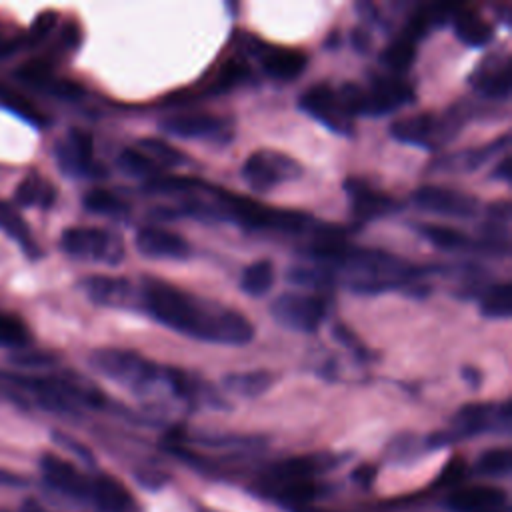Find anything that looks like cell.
Masks as SVG:
<instances>
[{"instance_id":"83f0119b","label":"cell","mask_w":512,"mask_h":512,"mask_svg":"<svg viewBox=\"0 0 512 512\" xmlns=\"http://www.w3.org/2000/svg\"><path fill=\"white\" fill-rule=\"evenodd\" d=\"M118 168L132 178H142V180H152L156 176L164 174V168L154 162L144 150H140L138 146H126L118 158Z\"/></svg>"},{"instance_id":"ba28073f","label":"cell","mask_w":512,"mask_h":512,"mask_svg":"<svg viewBox=\"0 0 512 512\" xmlns=\"http://www.w3.org/2000/svg\"><path fill=\"white\" fill-rule=\"evenodd\" d=\"M60 246L72 258L102 262L108 266H118L126 254L118 234L90 226L66 228L60 236Z\"/></svg>"},{"instance_id":"52a82bcc","label":"cell","mask_w":512,"mask_h":512,"mask_svg":"<svg viewBox=\"0 0 512 512\" xmlns=\"http://www.w3.org/2000/svg\"><path fill=\"white\" fill-rule=\"evenodd\" d=\"M302 164L278 150L260 148L252 152L242 164V178L254 192H270L286 182H294L302 176Z\"/></svg>"},{"instance_id":"f1b7e54d","label":"cell","mask_w":512,"mask_h":512,"mask_svg":"<svg viewBox=\"0 0 512 512\" xmlns=\"http://www.w3.org/2000/svg\"><path fill=\"white\" fill-rule=\"evenodd\" d=\"M274 284V264L270 260H256L242 270L240 290L252 298L264 296Z\"/></svg>"},{"instance_id":"d6a6232c","label":"cell","mask_w":512,"mask_h":512,"mask_svg":"<svg viewBox=\"0 0 512 512\" xmlns=\"http://www.w3.org/2000/svg\"><path fill=\"white\" fill-rule=\"evenodd\" d=\"M82 204L88 212L108 216V218H122L130 210L128 204L120 196H116L114 192L104 190V188H94V190L86 192V196L82 198Z\"/></svg>"},{"instance_id":"ac0fdd59","label":"cell","mask_w":512,"mask_h":512,"mask_svg":"<svg viewBox=\"0 0 512 512\" xmlns=\"http://www.w3.org/2000/svg\"><path fill=\"white\" fill-rule=\"evenodd\" d=\"M452 512H510L508 494L498 486L458 488L448 496Z\"/></svg>"},{"instance_id":"74e56055","label":"cell","mask_w":512,"mask_h":512,"mask_svg":"<svg viewBox=\"0 0 512 512\" xmlns=\"http://www.w3.org/2000/svg\"><path fill=\"white\" fill-rule=\"evenodd\" d=\"M56 22H58V14L54 10L40 12L32 20V24H30L26 36H24V44H38V42H42L54 30Z\"/></svg>"},{"instance_id":"7402d4cb","label":"cell","mask_w":512,"mask_h":512,"mask_svg":"<svg viewBox=\"0 0 512 512\" xmlns=\"http://www.w3.org/2000/svg\"><path fill=\"white\" fill-rule=\"evenodd\" d=\"M262 70L276 80H294L306 68V54L296 48L284 46H262L258 52Z\"/></svg>"},{"instance_id":"2e32d148","label":"cell","mask_w":512,"mask_h":512,"mask_svg":"<svg viewBox=\"0 0 512 512\" xmlns=\"http://www.w3.org/2000/svg\"><path fill=\"white\" fill-rule=\"evenodd\" d=\"M134 244L144 258L152 260H186L192 252L180 234L162 226H142L134 236Z\"/></svg>"},{"instance_id":"e575fe53","label":"cell","mask_w":512,"mask_h":512,"mask_svg":"<svg viewBox=\"0 0 512 512\" xmlns=\"http://www.w3.org/2000/svg\"><path fill=\"white\" fill-rule=\"evenodd\" d=\"M512 466V452L510 448H490L482 452L476 460V474L486 478H502L508 476Z\"/></svg>"},{"instance_id":"d590c367","label":"cell","mask_w":512,"mask_h":512,"mask_svg":"<svg viewBox=\"0 0 512 512\" xmlns=\"http://www.w3.org/2000/svg\"><path fill=\"white\" fill-rule=\"evenodd\" d=\"M26 324L12 314H0V344L4 346H24L28 344Z\"/></svg>"},{"instance_id":"5b68a950","label":"cell","mask_w":512,"mask_h":512,"mask_svg":"<svg viewBox=\"0 0 512 512\" xmlns=\"http://www.w3.org/2000/svg\"><path fill=\"white\" fill-rule=\"evenodd\" d=\"M470 110L466 106H454L442 114L420 112L398 118L390 126L394 140L426 150H436L454 140L468 122Z\"/></svg>"},{"instance_id":"9a60e30c","label":"cell","mask_w":512,"mask_h":512,"mask_svg":"<svg viewBox=\"0 0 512 512\" xmlns=\"http://www.w3.org/2000/svg\"><path fill=\"white\" fill-rule=\"evenodd\" d=\"M470 86L484 98L506 100L510 96V58L506 54L484 56L468 78Z\"/></svg>"},{"instance_id":"484cf974","label":"cell","mask_w":512,"mask_h":512,"mask_svg":"<svg viewBox=\"0 0 512 512\" xmlns=\"http://www.w3.org/2000/svg\"><path fill=\"white\" fill-rule=\"evenodd\" d=\"M14 198L20 206L28 208V206H40V208H50L56 200V188L50 180H46L44 176L32 172L28 176H24V180L16 186Z\"/></svg>"},{"instance_id":"ffe728a7","label":"cell","mask_w":512,"mask_h":512,"mask_svg":"<svg viewBox=\"0 0 512 512\" xmlns=\"http://www.w3.org/2000/svg\"><path fill=\"white\" fill-rule=\"evenodd\" d=\"M88 496L94 500L100 512H140V506L128 488L110 474L90 478Z\"/></svg>"},{"instance_id":"4dcf8cb0","label":"cell","mask_w":512,"mask_h":512,"mask_svg":"<svg viewBox=\"0 0 512 512\" xmlns=\"http://www.w3.org/2000/svg\"><path fill=\"white\" fill-rule=\"evenodd\" d=\"M416 58V42L408 36H396L380 54L382 66H386L394 76L406 72Z\"/></svg>"},{"instance_id":"8d00e7d4","label":"cell","mask_w":512,"mask_h":512,"mask_svg":"<svg viewBox=\"0 0 512 512\" xmlns=\"http://www.w3.org/2000/svg\"><path fill=\"white\" fill-rule=\"evenodd\" d=\"M0 100H2V104H6V106H10L14 112H18L20 116H24L28 122H32V124H46L48 120L42 116V112L32 104V102H28L24 96H20L18 92H14V90H6V88H2L0 86Z\"/></svg>"},{"instance_id":"30bf717a","label":"cell","mask_w":512,"mask_h":512,"mask_svg":"<svg viewBox=\"0 0 512 512\" xmlns=\"http://www.w3.org/2000/svg\"><path fill=\"white\" fill-rule=\"evenodd\" d=\"M298 106L302 112L324 124L330 132L350 136L354 128V116L342 104L338 92L330 84H314L302 92Z\"/></svg>"},{"instance_id":"60d3db41","label":"cell","mask_w":512,"mask_h":512,"mask_svg":"<svg viewBox=\"0 0 512 512\" xmlns=\"http://www.w3.org/2000/svg\"><path fill=\"white\" fill-rule=\"evenodd\" d=\"M352 478H354V482H358L360 486L368 488V486L374 482V478H376V468H374L372 464H362V466H358V468L352 472Z\"/></svg>"},{"instance_id":"d4e9b609","label":"cell","mask_w":512,"mask_h":512,"mask_svg":"<svg viewBox=\"0 0 512 512\" xmlns=\"http://www.w3.org/2000/svg\"><path fill=\"white\" fill-rule=\"evenodd\" d=\"M274 382L272 372L268 370H244L228 372L222 376V388L234 396L256 398L262 396Z\"/></svg>"},{"instance_id":"ab89813d","label":"cell","mask_w":512,"mask_h":512,"mask_svg":"<svg viewBox=\"0 0 512 512\" xmlns=\"http://www.w3.org/2000/svg\"><path fill=\"white\" fill-rule=\"evenodd\" d=\"M332 332H334V338H336L340 344H344L346 348H350L360 360H368V358H370V352L360 344V340H358L344 324H336Z\"/></svg>"},{"instance_id":"836d02e7","label":"cell","mask_w":512,"mask_h":512,"mask_svg":"<svg viewBox=\"0 0 512 512\" xmlns=\"http://www.w3.org/2000/svg\"><path fill=\"white\" fill-rule=\"evenodd\" d=\"M136 146L140 150H144L164 170L188 164V156L184 152H180L176 146H172V144H168V142H164L160 138H142V140L136 142Z\"/></svg>"},{"instance_id":"9c48e42d","label":"cell","mask_w":512,"mask_h":512,"mask_svg":"<svg viewBox=\"0 0 512 512\" xmlns=\"http://www.w3.org/2000/svg\"><path fill=\"white\" fill-rule=\"evenodd\" d=\"M270 314L282 328L310 334L324 322L326 302L318 294L284 292L272 300Z\"/></svg>"},{"instance_id":"44dd1931","label":"cell","mask_w":512,"mask_h":512,"mask_svg":"<svg viewBox=\"0 0 512 512\" xmlns=\"http://www.w3.org/2000/svg\"><path fill=\"white\" fill-rule=\"evenodd\" d=\"M40 466L50 486L74 498H88L90 478H86L74 464L56 454H44Z\"/></svg>"},{"instance_id":"f6af8a7d","label":"cell","mask_w":512,"mask_h":512,"mask_svg":"<svg viewBox=\"0 0 512 512\" xmlns=\"http://www.w3.org/2000/svg\"><path fill=\"white\" fill-rule=\"evenodd\" d=\"M510 158L508 156H504L500 162H498V166H496V170H494V178L496 180H502V182H510Z\"/></svg>"},{"instance_id":"4fadbf2b","label":"cell","mask_w":512,"mask_h":512,"mask_svg":"<svg viewBox=\"0 0 512 512\" xmlns=\"http://www.w3.org/2000/svg\"><path fill=\"white\" fill-rule=\"evenodd\" d=\"M344 192L348 196L352 214L362 222L388 216L400 208V204L390 194L358 176L346 178Z\"/></svg>"},{"instance_id":"1f68e13d","label":"cell","mask_w":512,"mask_h":512,"mask_svg":"<svg viewBox=\"0 0 512 512\" xmlns=\"http://www.w3.org/2000/svg\"><path fill=\"white\" fill-rule=\"evenodd\" d=\"M250 76H252L250 66L242 58H226L220 64L216 76L210 80L206 92H210V94L228 92V90L240 86L242 82H246Z\"/></svg>"},{"instance_id":"f35d334b","label":"cell","mask_w":512,"mask_h":512,"mask_svg":"<svg viewBox=\"0 0 512 512\" xmlns=\"http://www.w3.org/2000/svg\"><path fill=\"white\" fill-rule=\"evenodd\" d=\"M464 476H466V462H464V458L454 456V458H450V460L446 462V466L442 468V472H440L436 484L450 488V486L460 484V482L464 480Z\"/></svg>"},{"instance_id":"8992f818","label":"cell","mask_w":512,"mask_h":512,"mask_svg":"<svg viewBox=\"0 0 512 512\" xmlns=\"http://www.w3.org/2000/svg\"><path fill=\"white\" fill-rule=\"evenodd\" d=\"M510 428V402L496 404H466L454 416V428L438 432L428 438V446L440 448L460 438L484 434V432H506Z\"/></svg>"},{"instance_id":"cb8c5ba5","label":"cell","mask_w":512,"mask_h":512,"mask_svg":"<svg viewBox=\"0 0 512 512\" xmlns=\"http://www.w3.org/2000/svg\"><path fill=\"white\" fill-rule=\"evenodd\" d=\"M416 230L426 242H430L434 248L444 250V252H462V250H470V248L480 250L478 240H472L470 236H466L462 230H458L454 226L420 224V226H416Z\"/></svg>"},{"instance_id":"4316f807","label":"cell","mask_w":512,"mask_h":512,"mask_svg":"<svg viewBox=\"0 0 512 512\" xmlns=\"http://www.w3.org/2000/svg\"><path fill=\"white\" fill-rule=\"evenodd\" d=\"M0 230L6 232L10 238H14L20 244V248L26 254H30L32 258H36L40 254L26 220L20 216V212L10 202H4V200H0Z\"/></svg>"},{"instance_id":"e0dca14e","label":"cell","mask_w":512,"mask_h":512,"mask_svg":"<svg viewBox=\"0 0 512 512\" xmlns=\"http://www.w3.org/2000/svg\"><path fill=\"white\" fill-rule=\"evenodd\" d=\"M88 298L108 308H136V286L118 276H88L82 280Z\"/></svg>"},{"instance_id":"277c9868","label":"cell","mask_w":512,"mask_h":512,"mask_svg":"<svg viewBox=\"0 0 512 512\" xmlns=\"http://www.w3.org/2000/svg\"><path fill=\"white\" fill-rule=\"evenodd\" d=\"M90 366L118 382L120 386L130 388L132 392H148L154 386L162 384L168 388L166 382V368L148 360L146 356L134 352V350H122V348H98L88 358Z\"/></svg>"},{"instance_id":"d6986e66","label":"cell","mask_w":512,"mask_h":512,"mask_svg":"<svg viewBox=\"0 0 512 512\" xmlns=\"http://www.w3.org/2000/svg\"><path fill=\"white\" fill-rule=\"evenodd\" d=\"M510 142L508 134H502L500 138L484 144V146H476V148H466V150H458L452 154L442 156L440 160L434 162V170L436 172H474L478 170L482 164H486L488 160H492L494 156H498L500 152H506Z\"/></svg>"},{"instance_id":"603a6c76","label":"cell","mask_w":512,"mask_h":512,"mask_svg":"<svg viewBox=\"0 0 512 512\" xmlns=\"http://www.w3.org/2000/svg\"><path fill=\"white\" fill-rule=\"evenodd\" d=\"M452 28L456 38L470 48H484L494 38L492 24L468 6H460L452 16Z\"/></svg>"},{"instance_id":"7c38bea8","label":"cell","mask_w":512,"mask_h":512,"mask_svg":"<svg viewBox=\"0 0 512 512\" xmlns=\"http://www.w3.org/2000/svg\"><path fill=\"white\" fill-rule=\"evenodd\" d=\"M56 158L60 168L70 176L104 178L106 168L94 160L92 134L82 128H72L68 136L58 144Z\"/></svg>"},{"instance_id":"8fae6325","label":"cell","mask_w":512,"mask_h":512,"mask_svg":"<svg viewBox=\"0 0 512 512\" xmlns=\"http://www.w3.org/2000/svg\"><path fill=\"white\" fill-rule=\"evenodd\" d=\"M412 202L422 212H432L448 218L466 220L480 214V200L474 194L448 186H420L412 192Z\"/></svg>"},{"instance_id":"7bdbcfd3","label":"cell","mask_w":512,"mask_h":512,"mask_svg":"<svg viewBox=\"0 0 512 512\" xmlns=\"http://www.w3.org/2000/svg\"><path fill=\"white\" fill-rule=\"evenodd\" d=\"M352 44H354L360 52L370 50V48H368V46H370V34H368L366 30H362V28H356V30L352 32Z\"/></svg>"},{"instance_id":"5bb4252c","label":"cell","mask_w":512,"mask_h":512,"mask_svg":"<svg viewBox=\"0 0 512 512\" xmlns=\"http://www.w3.org/2000/svg\"><path fill=\"white\" fill-rule=\"evenodd\" d=\"M160 130L184 140H192V138L224 140V134L230 132V126L226 118H220L210 112H176L160 120Z\"/></svg>"},{"instance_id":"7a4b0ae2","label":"cell","mask_w":512,"mask_h":512,"mask_svg":"<svg viewBox=\"0 0 512 512\" xmlns=\"http://www.w3.org/2000/svg\"><path fill=\"white\" fill-rule=\"evenodd\" d=\"M210 210L214 220H230L248 230H268L282 234H302L316 226L312 218L298 210H282L260 204L248 196L234 194L224 188H212Z\"/></svg>"},{"instance_id":"b9f144b4","label":"cell","mask_w":512,"mask_h":512,"mask_svg":"<svg viewBox=\"0 0 512 512\" xmlns=\"http://www.w3.org/2000/svg\"><path fill=\"white\" fill-rule=\"evenodd\" d=\"M22 44H24V40H20V38H8V36L0 34V56H8V54L16 52Z\"/></svg>"},{"instance_id":"3957f363","label":"cell","mask_w":512,"mask_h":512,"mask_svg":"<svg viewBox=\"0 0 512 512\" xmlns=\"http://www.w3.org/2000/svg\"><path fill=\"white\" fill-rule=\"evenodd\" d=\"M336 92L352 116H382L416 100L414 88L394 74L374 76L368 86L346 82Z\"/></svg>"},{"instance_id":"ee69618b","label":"cell","mask_w":512,"mask_h":512,"mask_svg":"<svg viewBox=\"0 0 512 512\" xmlns=\"http://www.w3.org/2000/svg\"><path fill=\"white\" fill-rule=\"evenodd\" d=\"M462 378L472 386V388H478L482 386V372L474 366H464L462 368Z\"/></svg>"},{"instance_id":"6da1fadb","label":"cell","mask_w":512,"mask_h":512,"mask_svg":"<svg viewBox=\"0 0 512 512\" xmlns=\"http://www.w3.org/2000/svg\"><path fill=\"white\" fill-rule=\"evenodd\" d=\"M136 308L158 324L202 342L244 346L254 338V326L242 312L154 276H142L136 284Z\"/></svg>"},{"instance_id":"f546056e","label":"cell","mask_w":512,"mask_h":512,"mask_svg":"<svg viewBox=\"0 0 512 512\" xmlns=\"http://www.w3.org/2000/svg\"><path fill=\"white\" fill-rule=\"evenodd\" d=\"M480 312L490 320H508L512 314V286L510 282H500L484 290L480 298Z\"/></svg>"}]
</instances>
